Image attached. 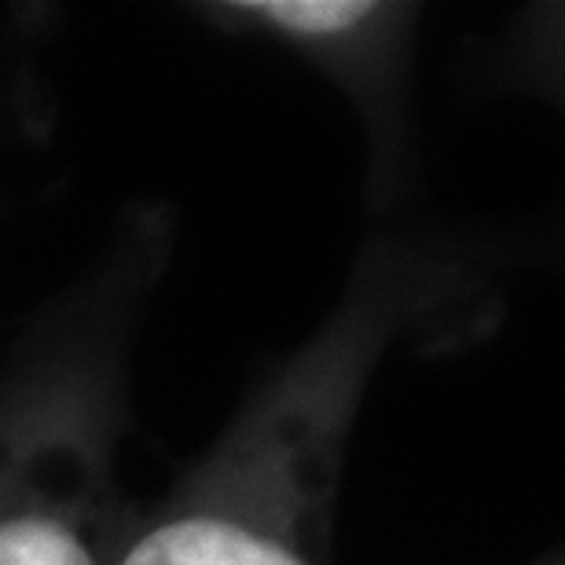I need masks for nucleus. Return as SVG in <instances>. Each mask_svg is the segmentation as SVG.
<instances>
[{
	"label": "nucleus",
	"mask_w": 565,
	"mask_h": 565,
	"mask_svg": "<svg viewBox=\"0 0 565 565\" xmlns=\"http://www.w3.org/2000/svg\"><path fill=\"white\" fill-rule=\"evenodd\" d=\"M397 8L353 4V0H257V4H228V15L254 26L282 33L294 44H342L360 41L390 22Z\"/></svg>",
	"instance_id": "7ed1b4c3"
},
{
	"label": "nucleus",
	"mask_w": 565,
	"mask_h": 565,
	"mask_svg": "<svg viewBox=\"0 0 565 565\" xmlns=\"http://www.w3.org/2000/svg\"><path fill=\"white\" fill-rule=\"evenodd\" d=\"M104 467L77 434L0 448V565H115Z\"/></svg>",
	"instance_id": "f03ea898"
},
{
	"label": "nucleus",
	"mask_w": 565,
	"mask_h": 565,
	"mask_svg": "<svg viewBox=\"0 0 565 565\" xmlns=\"http://www.w3.org/2000/svg\"><path fill=\"white\" fill-rule=\"evenodd\" d=\"M364 367L353 327L312 349L115 565H327Z\"/></svg>",
	"instance_id": "f257e3e1"
}]
</instances>
